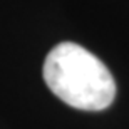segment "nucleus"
<instances>
[{
  "label": "nucleus",
  "mask_w": 129,
  "mask_h": 129,
  "mask_svg": "<svg viewBox=\"0 0 129 129\" xmlns=\"http://www.w3.org/2000/svg\"><path fill=\"white\" fill-rule=\"evenodd\" d=\"M44 81L62 102L81 111H102L116 97V82L109 69L74 42H60L47 54Z\"/></svg>",
  "instance_id": "obj_1"
}]
</instances>
